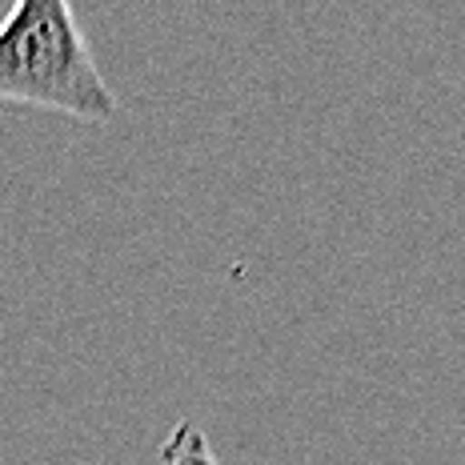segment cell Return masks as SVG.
I'll use <instances>...</instances> for the list:
<instances>
[{
	"instance_id": "6da1fadb",
	"label": "cell",
	"mask_w": 465,
	"mask_h": 465,
	"mask_svg": "<svg viewBox=\"0 0 465 465\" xmlns=\"http://www.w3.org/2000/svg\"><path fill=\"white\" fill-rule=\"evenodd\" d=\"M0 101L104 124L121 96L96 69L73 0H13L0 21Z\"/></svg>"
},
{
	"instance_id": "7a4b0ae2",
	"label": "cell",
	"mask_w": 465,
	"mask_h": 465,
	"mask_svg": "<svg viewBox=\"0 0 465 465\" xmlns=\"http://www.w3.org/2000/svg\"><path fill=\"white\" fill-rule=\"evenodd\" d=\"M157 458H161V465H221V458L213 453V445L205 438V430L193 425L189 418H181L164 433Z\"/></svg>"
}]
</instances>
